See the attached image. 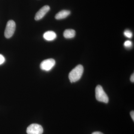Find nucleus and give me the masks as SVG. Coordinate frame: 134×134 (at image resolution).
Returning <instances> with one entry per match:
<instances>
[{
    "label": "nucleus",
    "instance_id": "423d86ee",
    "mask_svg": "<svg viewBox=\"0 0 134 134\" xmlns=\"http://www.w3.org/2000/svg\"><path fill=\"white\" fill-rule=\"evenodd\" d=\"M50 9V7L48 5H45L41 8L36 13L35 16V20L38 21L43 18Z\"/></svg>",
    "mask_w": 134,
    "mask_h": 134
},
{
    "label": "nucleus",
    "instance_id": "9d476101",
    "mask_svg": "<svg viewBox=\"0 0 134 134\" xmlns=\"http://www.w3.org/2000/svg\"><path fill=\"white\" fill-rule=\"evenodd\" d=\"M124 35L127 38H130L132 37V36H133V34L132 32L129 30H126L124 32Z\"/></svg>",
    "mask_w": 134,
    "mask_h": 134
},
{
    "label": "nucleus",
    "instance_id": "f257e3e1",
    "mask_svg": "<svg viewBox=\"0 0 134 134\" xmlns=\"http://www.w3.org/2000/svg\"><path fill=\"white\" fill-rule=\"evenodd\" d=\"M83 72V67L81 65H78L70 72L69 78L71 82L77 81L81 79Z\"/></svg>",
    "mask_w": 134,
    "mask_h": 134
},
{
    "label": "nucleus",
    "instance_id": "6e6552de",
    "mask_svg": "<svg viewBox=\"0 0 134 134\" xmlns=\"http://www.w3.org/2000/svg\"><path fill=\"white\" fill-rule=\"evenodd\" d=\"M70 14V12L69 10H61L56 14L55 16V18L56 19H62L66 18Z\"/></svg>",
    "mask_w": 134,
    "mask_h": 134
},
{
    "label": "nucleus",
    "instance_id": "4468645a",
    "mask_svg": "<svg viewBox=\"0 0 134 134\" xmlns=\"http://www.w3.org/2000/svg\"><path fill=\"white\" fill-rule=\"evenodd\" d=\"M130 81L132 82H134V73L132 74L131 75V77H130Z\"/></svg>",
    "mask_w": 134,
    "mask_h": 134
},
{
    "label": "nucleus",
    "instance_id": "f03ea898",
    "mask_svg": "<svg viewBox=\"0 0 134 134\" xmlns=\"http://www.w3.org/2000/svg\"><path fill=\"white\" fill-rule=\"evenodd\" d=\"M96 99L100 102L107 103L109 101L108 96L104 91L103 87L100 85H98L96 87Z\"/></svg>",
    "mask_w": 134,
    "mask_h": 134
},
{
    "label": "nucleus",
    "instance_id": "ddd939ff",
    "mask_svg": "<svg viewBox=\"0 0 134 134\" xmlns=\"http://www.w3.org/2000/svg\"><path fill=\"white\" fill-rule=\"evenodd\" d=\"M130 115L132 117V120L134 121V111H132L130 112Z\"/></svg>",
    "mask_w": 134,
    "mask_h": 134
},
{
    "label": "nucleus",
    "instance_id": "20e7f679",
    "mask_svg": "<svg viewBox=\"0 0 134 134\" xmlns=\"http://www.w3.org/2000/svg\"><path fill=\"white\" fill-rule=\"evenodd\" d=\"M55 64V60L52 59H47L43 61L40 64L41 70L46 71H49L54 67Z\"/></svg>",
    "mask_w": 134,
    "mask_h": 134
},
{
    "label": "nucleus",
    "instance_id": "9b49d317",
    "mask_svg": "<svg viewBox=\"0 0 134 134\" xmlns=\"http://www.w3.org/2000/svg\"><path fill=\"white\" fill-rule=\"evenodd\" d=\"M124 45L126 48H130L132 46V42L129 40H127L124 43Z\"/></svg>",
    "mask_w": 134,
    "mask_h": 134
},
{
    "label": "nucleus",
    "instance_id": "7ed1b4c3",
    "mask_svg": "<svg viewBox=\"0 0 134 134\" xmlns=\"http://www.w3.org/2000/svg\"><path fill=\"white\" fill-rule=\"evenodd\" d=\"M16 29L15 22L13 20H9L8 21L5 29L4 35L5 37L9 38L12 37Z\"/></svg>",
    "mask_w": 134,
    "mask_h": 134
},
{
    "label": "nucleus",
    "instance_id": "1a4fd4ad",
    "mask_svg": "<svg viewBox=\"0 0 134 134\" xmlns=\"http://www.w3.org/2000/svg\"><path fill=\"white\" fill-rule=\"evenodd\" d=\"M76 35L75 31L72 29H68L65 31L63 36L66 38H72L74 37Z\"/></svg>",
    "mask_w": 134,
    "mask_h": 134
},
{
    "label": "nucleus",
    "instance_id": "0eeeda50",
    "mask_svg": "<svg viewBox=\"0 0 134 134\" xmlns=\"http://www.w3.org/2000/svg\"><path fill=\"white\" fill-rule=\"evenodd\" d=\"M56 37H57V35L53 31L46 32L43 34V38L47 41H53L56 38Z\"/></svg>",
    "mask_w": 134,
    "mask_h": 134
},
{
    "label": "nucleus",
    "instance_id": "2eb2a0df",
    "mask_svg": "<svg viewBox=\"0 0 134 134\" xmlns=\"http://www.w3.org/2000/svg\"><path fill=\"white\" fill-rule=\"evenodd\" d=\"M92 134H104L103 133H101V132H93Z\"/></svg>",
    "mask_w": 134,
    "mask_h": 134
},
{
    "label": "nucleus",
    "instance_id": "f8f14e48",
    "mask_svg": "<svg viewBox=\"0 0 134 134\" xmlns=\"http://www.w3.org/2000/svg\"><path fill=\"white\" fill-rule=\"evenodd\" d=\"M5 61V58L2 54H0V65H2Z\"/></svg>",
    "mask_w": 134,
    "mask_h": 134
},
{
    "label": "nucleus",
    "instance_id": "39448f33",
    "mask_svg": "<svg viewBox=\"0 0 134 134\" xmlns=\"http://www.w3.org/2000/svg\"><path fill=\"white\" fill-rule=\"evenodd\" d=\"M43 132V127L41 125L32 124L29 126L26 130L28 134H42Z\"/></svg>",
    "mask_w": 134,
    "mask_h": 134
}]
</instances>
